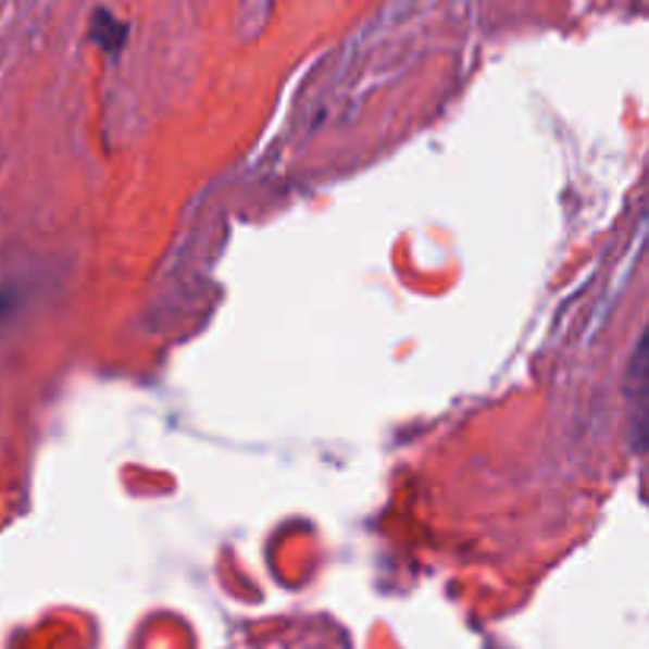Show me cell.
I'll list each match as a JSON object with an SVG mask.
<instances>
[{
	"mask_svg": "<svg viewBox=\"0 0 649 649\" xmlns=\"http://www.w3.org/2000/svg\"><path fill=\"white\" fill-rule=\"evenodd\" d=\"M627 422L637 453H649V324L644 326L627 367Z\"/></svg>",
	"mask_w": 649,
	"mask_h": 649,
	"instance_id": "cell-1",
	"label": "cell"
},
{
	"mask_svg": "<svg viewBox=\"0 0 649 649\" xmlns=\"http://www.w3.org/2000/svg\"><path fill=\"white\" fill-rule=\"evenodd\" d=\"M89 36L96 45H102L109 54H117L121 48H124V41H127V23H121L111 10L105 7H99L96 13H92V23H89Z\"/></svg>",
	"mask_w": 649,
	"mask_h": 649,
	"instance_id": "cell-2",
	"label": "cell"
}]
</instances>
